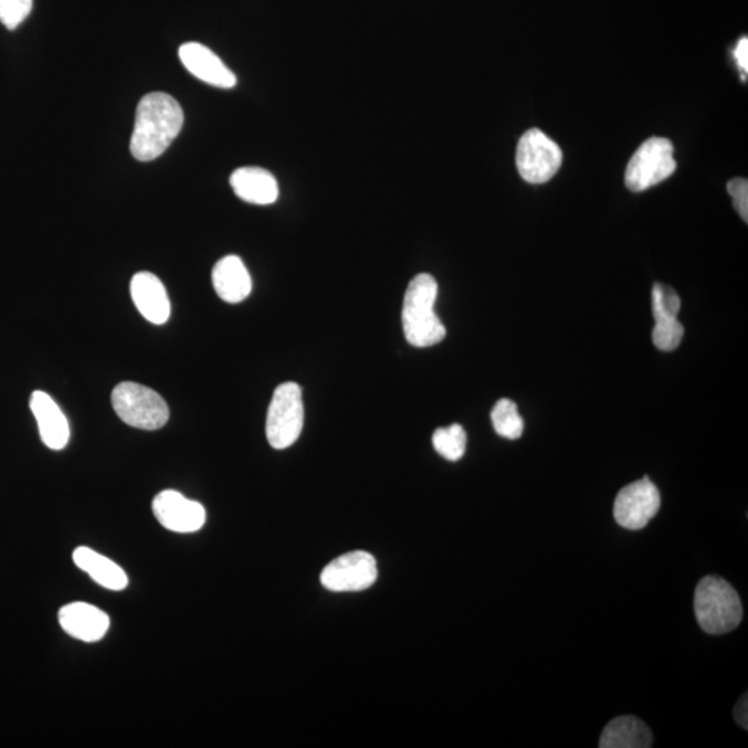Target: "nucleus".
Segmentation results:
<instances>
[{"mask_svg": "<svg viewBox=\"0 0 748 748\" xmlns=\"http://www.w3.org/2000/svg\"><path fill=\"white\" fill-rule=\"evenodd\" d=\"M467 435L461 424L436 429L433 434L434 450L446 461L457 462L466 452Z\"/></svg>", "mask_w": 748, "mask_h": 748, "instance_id": "obj_21", "label": "nucleus"}, {"mask_svg": "<svg viewBox=\"0 0 748 748\" xmlns=\"http://www.w3.org/2000/svg\"><path fill=\"white\" fill-rule=\"evenodd\" d=\"M436 296L439 285L429 273H420L409 283L403 298L402 326L413 347H433L446 336L445 326L434 313Z\"/></svg>", "mask_w": 748, "mask_h": 748, "instance_id": "obj_2", "label": "nucleus"}, {"mask_svg": "<svg viewBox=\"0 0 748 748\" xmlns=\"http://www.w3.org/2000/svg\"><path fill=\"white\" fill-rule=\"evenodd\" d=\"M734 717L736 719V723L742 726V728L747 729V693H745V696H742L739 700V703L736 704L735 712H734Z\"/></svg>", "mask_w": 748, "mask_h": 748, "instance_id": "obj_25", "label": "nucleus"}, {"mask_svg": "<svg viewBox=\"0 0 748 748\" xmlns=\"http://www.w3.org/2000/svg\"><path fill=\"white\" fill-rule=\"evenodd\" d=\"M662 506L656 485L643 477L639 482L626 485L617 495L614 502V518L619 526L631 531H638L647 526L657 515Z\"/></svg>", "mask_w": 748, "mask_h": 748, "instance_id": "obj_9", "label": "nucleus"}, {"mask_svg": "<svg viewBox=\"0 0 748 748\" xmlns=\"http://www.w3.org/2000/svg\"><path fill=\"white\" fill-rule=\"evenodd\" d=\"M152 513L164 528L179 534L199 531L207 520L203 505L173 489L162 491L156 496L152 501Z\"/></svg>", "mask_w": 748, "mask_h": 748, "instance_id": "obj_10", "label": "nucleus"}, {"mask_svg": "<svg viewBox=\"0 0 748 748\" xmlns=\"http://www.w3.org/2000/svg\"><path fill=\"white\" fill-rule=\"evenodd\" d=\"M179 59L190 74L206 84L221 87V89H231L236 86V75L211 49L201 43H185L179 48Z\"/></svg>", "mask_w": 748, "mask_h": 748, "instance_id": "obj_12", "label": "nucleus"}, {"mask_svg": "<svg viewBox=\"0 0 748 748\" xmlns=\"http://www.w3.org/2000/svg\"><path fill=\"white\" fill-rule=\"evenodd\" d=\"M563 152L542 130L533 128L522 136L517 146L518 173L528 183L548 182L559 171Z\"/></svg>", "mask_w": 748, "mask_h": 748, "instance_id": "obj_7", "label": "nucleus"}, {"mask_svg": "<svg viewBox=\"0 0 748 748\" xmlns=\"http://www.w3.org/2000/svg\"><path fill=\"white\" fill-rule=\"evenodd\" d=\"M114 412L130 428L155 431L167 424L169 408L166 400L144 384L124 381L113 390Z\"/></svg>", "mask_w": 748, "mask_h": 748, "instance_id": "obj_4", "label": "nucleus"}, {"mask_svg": "<svg viewBox=\"0 0 748 748\" xmlns=\"http://www.w3.org/2000/svg\"><path fill=\"white\" fill-rule=\"evenodd\" d=\"M182 107L171 95L147 93L136 108L130 152L139 161H152L166 152L182 130Z\"/></svg>", "mask_w": 748, "mask_h": 748, "instance_id": "obj_1", "label": "nucleus"}, {"mask_svg": "<svg viewBox=\"0 0 748 748\" xmlns=\"http://www.w3.org/2000/svg\"><path fill=\"white\" fill-rule=\"evenodd\" d=\"M491 420L496 434L504 436L506 440H518L523 435L524 422L515 402L502 398L495 403L493 412H491Z\"/></svg>", "mask_w": 748, "mask_h": 748, "instance_id": "obj_20", "label": "nucleus"}, {"mask_svg": "<svg viewBox=\"0 0 748 748\" xmlns=\"http://www.w3.org/2000/svg\"><path fill=\"white\" fill-rule=\"evenodd\" d=\"M378 563L368 551L357 550L333 560L322 571L320 582L331 592H360L378 581Z\"/></svg>", "mask_w": 748, "mask_h": 748, "instance_id": "obj_8", "label": "nucleus"}, {"mask_svg": "<svg viewBox=\"0 0 748 748\" xmlns=\"http://www.w3.org/2000/svg\"><path fill=\"white\" fill-rule=\"evenodd\" d=\"M674 145L665 138H650L628 162L625 185L639 193L662 183L675 172Z\"/></svg>", "mask_w": 748, "mask_h": 748, "instance_id": "obj_6", "label": "nucleus"}, {"mask_svg": "<svg viewBox=\"0 0 748 748\" xmlns=\"http://www.w3.org/2000/svg\"><path fill=\"white\" fill-rule=\"evenodd\" d=\"M59 622L67 635L86 643L102 641L110 628V619L105 611L82 602L60 609Z\"/></svg>", "mask_w": 748, "mask_h": 748, "instance_id": "obj_14", "label": "nucleus"}, {"mask_svg": "<svg viewBox=\"0 0 748 748\" xmlns=\"http://www.w3.org/2000/svg\"><path fill=\"white\" fill-rule=\"evenodd\" d=\"M304 428L302 387L283 383L273 392L266 417V439L272 447L282 451L299 439Z\"/></svg>", "mask_w": 748, "mask_h": 748, "instance_id": "obj_5", "label": "nucleus"}, {"mask_svg": "<svg viewBox=\"0 0 748 748\" xmlns=\"http://www.w3.org/2000/svg\"><path fill=\"white\" fill-rule=\"evenodd\" d=\"M212 285L218 296L229 304L244 302L253 291V281L242 259L238 255L223 256L212 270Z\"/></svg>", "mask_w": 748, "mask_h": 748, "instance_id": "obj_16", "label": "nucleus"}, {"mask_svg": "<svg viewBox=\"0 0 748 748\" xmlns=\"http://www.w3.org/2000/svg\"><path fill=\"white\" fill-rule=\"evenodd\" d=\"M30 408L40 429L43 444L49 450H64L70 441V423L56 401L46 392L34 391L31 396Z\"/></svg>", "mask_w": 748, "mask_h": 748, "instance_id": "obj_15", "label": "nucleus"}, {"mask_svg": "<svg viewBox=\"0 0 748 748\" xmlns=\"http://www.w3.org/2000/svg\"><path fill=\"white\" fill-rule=\"evenodd\" d=\"M130 297L144 315L146 320L152 325L167 324L171 316V302L162 282L150 272H139L130 281Z\"/></svg>", "mask_w": 748, "mask_h": 748, "instance_id": "obj_13", "label": "nucleus"}, {"mask_svg": "<svg viewBox=\"0 0 748 748\" xmlns=\"http://www.w3.org/2000/svg\"><path fill=\"white\" fill-rule=\"evenodd\" d=\"M34 0H0V23L15 30L29 18Z\"/></svg>", "mask_w": 748, "mask_h": 748, "instance_id": "obj_22", "label": "nucleus"}, {"mask_svg": "<svg viewBox=\"0 0 748 748\" xmlns=\"http://www.w3.org/2000/svg\"><path fill=\"white\" fill-rule=\"evenodd\" d=\"M735 57L737 60V64H739V67L741 71H745V73H748V40L747 38H741L740 42L737 43V46L735 49Z\"/></svg>", "mask_w": 748, "mask_h": 748, "instance_id": "obj_24", "label": "nucleus"}, {"mask_svg": "<svg viewBox=\"0 0 748 748\" xmlns=\"http://www.w3.org/2000/svg\"><path fill=\"white\" fill-rule=\"evenodd\" d=\"M652 308L656 325L653 344L660 351L671 352L681 346L685 329L678 320L681 298L673 287L656 283L652 292Z\"/></svg>", "mask_w": 748, "mask_h": 748, "instance_id": "obj_11", "label": "nucleus"}, {"mask_svg": "<svg viewBox=\"0 0 748 748\" xmlns=\"http://www.w3.org/2000/svg\"><path fill=\"white\" fill-rule=\"evenodd\" d=\"M695 614L698 625L709 635L731 632L742 619L739 593L723 578L704 577L695 592Z\"/></svg>", "mask_w": 748, "mask_h": 748, "instance_id": "obj_3", "label": "nucleus"}, {"mask_svg": "<svg viewBox=\"0 0 748 748\" xmlns=\"http://www.w3.org/2000/svg\"><path fill=\"white\" fill-rule=\"evenodd\" d=\"M728 192L734 199V206L741 220L748 222V182L747 179L736 178L728 183Z\"/></svg>", "mask_w": 748, "mask_h": 748, "instance_id": "obj_23", "label": "nucleus"}, {"mask_svg": "<svg viewBox=\"0 0 748 748\" xmlns=\"http://www.w3.org/2000/svg\"><path fill=\"white\" fill-rule=\"evenodd\" d=\"M234 194L245 203L270 206L278 198L277 180L270 171L259 167L239 168L232 173Z\"/></svg>", "mask_w": 748, "mask_h": 748, "instance_id": "obj_17", "label": "nucleus"}, {"mask_svg": "<svg viewBox=\"0 0 748 748\" xmlns=\"http://www.w3.org/2000/svg\"><path fill=\"white\" fill-rule=\"evenodd\" d=\"M73 559L76 567L85 571L101 587L110 589V591H124L128 587L127 572L95 550L81 546L74 550Z\"/></svg>", "mask_w": 748, "mask_h": 748, "instance_id": "obj_18", "label": "nucleus"}, {"mask_svg": "<svg viewBox=\"0 0 748 748\" xmlns=\"http://www.w3.org/2000/svg\"><path fill=\"white\" fill-rule=\"evenodd\" d=\"M652 745V731L632 715L610 720L599 741L600 748H647Z\"/></svg>", "mask_w": 748, "mask_h": 748, "instance_id": "obj_19", "label": "nucleus"}]
</instances>
